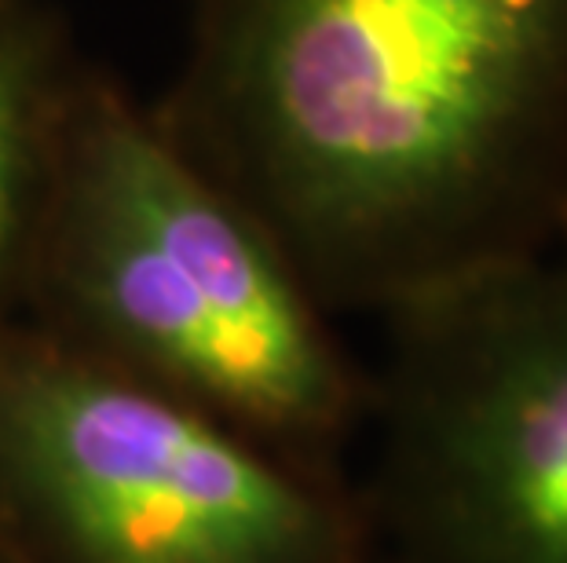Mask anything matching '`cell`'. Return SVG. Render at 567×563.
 <instances>
[{
	"mask_svg": "<svg viewBox=\"0 0 567 563\" xmlns=\"http://www.w3.org/2000/svg\"><path fill=\"white\" fill-rule=\"evenodd\" d=\"M158 125L326 307L553 242L567 0H187Z\"/></svg>",
	"mask_w": 567,
	"mask_h": 563,
	"instance_id": "1",
	"label": "cell"
},
{
	"mask_svg": "<svg viewBox=\"0 0 567 563\" xmlns=\"http://www.w3.org/2000/svg\"><path fill=\"white\" fill-rule=\"evenodd\" d=\"M22 322L308 469L352 479L370 377L279 246L106 81L81 70Z\"/></svg>",
	"mask_w": 567,
	"mask_h": 563,
	"instance_id": "2",
	"label": "cell"
},
{
	"mask_svg": "<svg viewBox=\"0 0 567 563\" xmlns=\"http://www.w3.org/2000/svg\"><path fill=\"white\" fill-rule=\"evenodd\" d=\"M355 479L16 322L0 337V563H373Z\"/></svg>",
	"mask_w": 567,
	"mask_h": 563,
	"instance_id": "3",
	"label": "cell"
},
{
	"mask_svg": "<svg viewBox=\"0 0 567 563\" xmlns=\"http://www.w3.org/2000/svg\"><path fill=\"white\" fill-rule=\"evenodd\" d=\"M367 472L381 563H567V246L381 315Z\"/></svg>",
	"mask_w": 567,
	"mask_h": 563,
	"instance_id": "4",
	"label": "cell"
},
{
	"mask_svg": "<svg viewBox=\"0 0 567 563\" xmlns=\"http://www.w3.org/2000/svg\"><path fill=\"white\" fill-rule=\"evenodd\" d=\"M81 70L33 0H0V337L22 319L33 238Z\"/></svg>",
	"mask_w": 567,
	"mask_h": 563,
	"instance_id": "5",
	"label": "cell"
},
{
	"mask_svg": "<svg viewBox=\"0 0 567 563\" xmlns=\"http://www.w3.org/2000/svg\"><path fill=\"white\" fill-rule=\"evenodd\" d=\"M553 238H560L567 246V176H564V187H560V198H557V220H553Z\"/></svg>",
	"mask_w": 567,
	"mask_h": 563,
	"instance_id": "6",
	"label": "cell"
},
{
	"mask_svg": "<svg viewBox=\"0 0 567 563\" xmlns=\"http://www.w3.org/2000/svg\"><path fill=\"white\" fill-rule=\"evenodd\" d=\"M373 563H381V560H373Z\"/></svg>",
	"mask_w": 567,
	"mask_h": 563,
	"instance_id": "7",
	"label": "cell"
}]
</instances>
